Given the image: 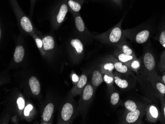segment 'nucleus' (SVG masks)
Listing matches in <instances>:
<instances>
[{"label":"nucleus","mask_w":165,"mask_h":124,"mask_svg":"<svg viewBox=\"0 0 165 124\" xmlns=\"http://www.w3.org/2000/svg\"><path fill=\"white\" fill-rule=\"evenodd\" d=\"M148 104L147 103H145L143 105L133 111L126 110L122 118V124H141L143 117L146 114Z\"/></svg>","instance_id":"nucleus-1"},{"label":"nucleus","mask_w":165,"mask_h":124,"mask_svg":"<svg viewBox=\"0 0 165 124\" xmlns=\"http://www.w3.org/2000/svg\"><path fill=\"white\" fill-rule=\"evenodd\" d=\"M146 80L150 83L158 98L165 97V84L156 70L152 71L148 75Z\"/></svg>","instance_id":"nucleus-2"},{"label":"nucleus","mask_w":165,"mask_h":124,"mask_svg":"<svg viewBox=\"0 0 165 124\" xmlns=\"http://www.w3.org/2000/svg\"><path fill=\"white\" fill-rule=\"evenodd\" d=\"M141 61V69L143 76L146 80L148 75L156 69V60L152 52L147 51L144 54Z\"/></svg>","instance_id":"nucleus-3"},{"label":"nucleus","mask_w":165,"mask_h":124,"mask_svg":"<svg viewBox=\"0 0 165 124\" xmlns=\"http://www.w3.org/2000/svg\"><path fill=\"white\" fill-rule=\"evenodd\" d=\"M94 94L95 88L91 84L87 83L81 93L79 103V110L81 112H84L86 110L91 100L93 99Z\"/></svg>","instance_id":"nucleus-4"},{"label":"nucleus","mask_w":165,"mask_h":124,"mask_svg":"<svg viewBox=\"0 0 165 124\" xmlns=\"http://www.w3.org/2000/svg\"><path fill=\"white\" fill-rule=\"evenodd\" d=\"M146 116L147 121L148 122L155 123L160 120V110L154 103H148L146 110Z\"/></svg>","instance_id":"nucleus-5"},{"label":"nucleus","mask_w":165,"mask_h":124,"mask_svg":"<svg viewBox=\"0 0 165 124\" xmlns=\"http://www.w3.org/2000/svg\"><path fill=\"white\" fill-rule=\"evenodd\" d=\"M113 74L114 76V83L119 88L125 89L130 87L131 82L127 77L128 76L122 74L117 71Z\"/></svg>","instance_id":"nucleus-6"},{"label":"nucleus","mask_w":165,"mask_h":124,"mask_svg":"<svg viewBox=\"0 0 165 124\" xmlns=\"http://www.w3.org/2000/svg\"><path fill=\"white\" fill-rule=\"evenodd\" d=\"M74 113V107L73 104L67 102L63 106L61 111V120L64 122H68L72 119Z\"/></svg>","instance_id":"nucleus-7"},{"label":"nucleus","mask_w":165,"mask_h":124,"mask_svg":"<svg viewBox=\"0 0 165 124\" xmlns=\"http://www.w3.org/2000/svg\"><path fill=\"white\" fill-rule=\"evenodd\" d=\"M123 31L120 25L115 27L111 30L108 38L111 43L116 44L121 41L123 39Z\"/></svg>","instance_id":"nucleus-8"},{"label":"nucleus","mask_w":165,"mask_h":124,"mask_svg":"<svg viewBox=\"0 0 165 124\" xmlns=\"http://www.w3.org/2000/svg\"><path fill=\"white\" fill-rule=\"evenodd\" d=\"M87 75L83 74L80 76V79L77 83H76L73 88L72 90V95L73 96H76L77 95L81 94L82 92V90L84 89L87 84Z\"/></svg>","instance_id":"nucleus-9"},{"label":"nucleus","mask_w":165,"mask_h":124,"mask_svg":"<svg viewBox=\"0 0 165 124\" xmlns=\"http://www.w3.org/2000/svg\"><path fill=\"white\" fill-rule=\"evenodd\" d=\"M111 62L114 65L115 69L116 70L117 72L127 76H130L131 74H133L132 70L130 69L127 65L120 62L118 59H113Z\"/></svg>","instance_id":"nucleus-10"},{"label":"nucleus","mask_w":165,"mask_h":124,"mask_svg":"<svg viewBox=\"0 0 165 124\" xmlns=\"http://www.w3.org/2000/svg\"><path fill=\"white\" fill-rule=\"evenodd\" d=\"M103 72L100 70L96 69L93 72L92 76V85L95 89L97 88L103 83Z\"/></svg>","instance_id":"nucleus-11"},{"label":"nucleus","mask_w":165,"mask_h":124,"mask_svg":"<svg viewBox=\"0 0 165 124\" xmlns=\"http://www.w3.org/2000/svg\"><path fill=\"white\" fill-rule=\"evenodd\" d=\"M29 85L32 93L35 96L39 95L41 91V87L37 78L34 76L30 77L29 80Z\"/></svg>","instance_id":"nucleus-12"},{"label":"nucleus","mask_w":165,"mask_h":124,"mask_svg":"<svg viewBox=\"0 0 165 124\" xmlns=\"http://www.w3.org/2000/svg\"><path fill=\"white\" fill-rule=\"evenodd\" d=\"M150 34V31L148 30H142L136 35L135 41L138 44H143L149 39Z\"/></svg>","instance_id":"nucleus-13"},{"label":"nucleus","mask_w":165,"mask_h":124,"mask_svg":"<svg viewBox=\"0 0 165 124\" xmlns=\"http://www.w3.org/2000/svg\"><path fill=\"white\" fill-rule=\"evenodd\" d=\"M54 110V106L52 103L47 104L44 109L43 113V120L45 122H47L51 120Z\"/></svg>","instance_id":"nucleus-14"},{"label":"nucleus","mask_w":165,"mask_h":124,"mask_svg":"<svg viewBox=\"0 0 165 124\" xmlns=\"http://www.w3.org/2000/svg\"><path fill=\"white\" fill-rule=\"evenodd\" d=\"M115 55L120 62L125 63L126 65H128V63L130 62L132 60H133V59L136 58V55H126L122 51H118L115 53Z\"/></svg>","instance_id":"nucleus-15"},{"label":"nucleus","mask_w":165,"mask_h":124,"mask_svg":"<svg viewBox=\"0 0 165 124\" xmlns=\"http://www.w3.org/2000/svg\"><path fill=\"white\" fill-rule=\"evenodd\" d=\"M144 103H145L137 102L133 100H127L124 103V106L126 111H130L136 109Z\"/></svg>","instance_id":"nucleus-16"},{"label":"nucleus","mask_w":165,"mask_h":124,"mask_svg":"<svg viewBox=\"0 0 165 124\" xmlns=\"http://www.w3.org/2000/svg\"><path fill=\"white\" fill-rule=\"evenodd\" d=\"M24 56V49L22 45L16 47L14 53V60L16 63L22 62Z\"/></svg>","instance_id":"nucleus-17"},{"label":"nucleus","mask_w":165,"mask_h":124,"mask_svg":"<svg viewBox=\"0 0 165 124\" xmlns=\"http://www.w3.org/2000/svg\"><path fill=\"white\" fill-rule=\"evenodd\" d=\"M43 43L44 49L46 51L53 49L55 47V42L52 36H48L44 38Z\"/></svg>","instance_id":"nucleus-18"},{"label":"nucleus","mask_w":165,"mask_h":124,"mask_svg":"<svg viewBox=\"0 0 165 124\" xmlns=\"http://www.w3.org/2000/svg\"><path fill=\"white\" fill-rule=\"evenodd\" d=\"M20 25L24 31L31 32L33 30V26L29 19L26 16H23L20 20Z\"/></svg>","instance_id":"nucleus-19"},{"label":"nucleus","mask_w":165,"mask_h":124,"mask_svg":"<svg viewBox=\"0 0 165 124\" xmlns=\"http://www.w3.org/2000/svg\"><path fill=\"white\" fill-rule=\"evenodd\" d=\"M132 71L137 72L141 68V61L137 58L133 59L127 65Z\"/></svg>","instance_id":"nucleus-20"},{"label":"nucleus","mask_w":165,"mask_h":124,"mask_svg":"<svg viewBox=\"0 0 165 124\" xmlns=\"http://www.w3.org/2000/svg\"><path fill=\"white\" fill-rule=\"evenodd\" d=\"M68 11V8L67 5L65 4L61 5L59 13L57 15V22L59 23L62 22L65 18V15H66Z\"/></svg>","instance_id":"nucleus-21"},{"label":"nucleus","mask_w":165,"mask_h":124,"mask_svg":"<svg viewBox=\"0 0 165 124\" xmlns=\"http://www.w3.org/2000/svg\"><path fill=\"white\" fill-rule=\"evenodd\" d=\"M72 47L76 50V52L78 54L82 53L84 50L83 45L80 40L78 39H73L71 40L70 43Z\"/></svg>","instance_id":"nucleus-22"},{"label":"nucleus","mask_w":165,"mask_h":124,"mask_svg":"<svg viewBox=\"0 0 165 124\" xmlns=\"http://www.w3.org/2000/svg\"><path fill=\"white\" fill-rule=\"evenodd\" d=\"M115 69L114 65L112 62L105 63L101 66V70L103 73H111Z\"/></svg>","instance_id":"nucleus-23"},{"label":"nucleus","mask_w":165,"mask_h":124,"mask_svg":"<svg viewBox=\"0 0 165 124\" xmlns=\"http://www.w3.org/2000/svg\"><path fill=\"white\" fill-rule=\"evenodd\" d=\"M159 99L161 106L160 121L162 124H165V97H159Z\"/></svg>","instance_id":"nucleus-24"},{"label":"nucleus","mask_w":165,"mask_h":124,"mask_svg":"<svg viewBox=\"0 0 165 124\" xmlns=\"http://www.w3.org/2000/svg\"><path fill=\"white\" fill-rule=\"evenodd\" d=\"M103 80L109 87H112L114 83V76L113 73H103Z\"/></svg>","instance_id":"nucleus-25"},{"label":"nucleus","mask_w":165,"mask_h":124,"mask_svg":"<svg viewBox=\"0 0 165 124\" xmlns=\"http://www.w3.org/2000/svg\"><path fill=\"white\" fill-rule=\"evenodd\" d=\"M110 96V103L112 106H117L120 102V95L116 91H112Z\"/></svg>","instance_id":"nucleus-26"},{"label":"nucleus","mask_w":165,"mask_h":124,"mask_svg":"<svg viewBox=\"0 0 165 124\" xmlns=\"http://www.w3.org/2000/svg\"><path fill=\"white\" fill-rule=\"evenodd\" d=\"M120 48L121 51L126 55H135V53L133 51V49L130 48L129 46H128L125 43H122L120 45Z\"/></svg>","instance_id":"nucleus-27"},{"label":"nucleus","mask_w":165,"mask_h":124,"mask_svg":"<svg viewBox=\"0 0 165 124\" xmlns=\"http://www.w3.org/2000/svg\"><path fill=\"white\" fill-rule=\"evenodd\" d=\"M75 24L78 30L80 32H84L85 29V24L81 17L78 16L75 18Z\"/></svg>","instance_id":"nucleus-28"},{"label":"nucleus","mask_w":165,"mask_h":124,"mask_svg":"<svg viewBox=\"0 0 165 124\" xmlns=\"http://www.w3.org/2000/svg\"><path fill=\"white\" fill-rule=\"evenodd\" d=\"M68 5H69L71 9L75 12H78L81 8V5H80L79 4L77 3L76 2L72 1V0L69 1Z\"/></svg>","instance_id":"nucleus-29"},{"label":"nucleus","mask_w":165,"mask_h":124,"mask_svg":"<svg viewBox=\"0 0 165 124\" xmlns=\"http://www.w3.org/2000/svg\"><path fill=\"white\" fill-rule=\"evenodd\" d=\"M159 68L161 72H163L165 70V50L161 55Z\"/></svg>","instance_id":"nucleus-30"},{"label":"nucleus","mask_w":165,"mask_h":124,"mask_svg":"<svg viewBox=\"0 0 165 124\" xmlns=\"http://www.w3.org/2000/svg\"><path fill=\"white\" fill-rule=\"evenodd\" d=\"M159 41L160 44L165 49V30L161 32L159 36Z\"/></svg>","instance_id":"nucleus-31"},{"label":"nucleus","mask_w":165,"mask_h":124,"mask_svg":"<svg viewBox=\"0 0 165 124\" xmlns=\"http://www.w3.org/2000/svg\"><path fill=\"white\" fill-rule=\"evenodd\" d=\"M17 103H18V107L19 109L23 110L25 107V102L22 98H19L17 100Z\"/></svg>","instance_id":"nucleus-32"},{"label":"nucleus","mask_w":165,"mask_h":124,"mask_svg":"<svg viewBox=\"0 0 165 124\" xmlns=\"http://www.w3.org/2000/svg\"><path fill=\"white\" fill-rule=\"evenodd\" d=\"M33 109V106L31 104H28V106L26 107L24 109V114L25 116H28L29 115L30 112Z\"/></svg>","instance_id":"nucleus-33"},{"label":"nucleus","mask_w":165,"mask_h":124,"mask_svg":"<svg viewBox=\"0 0 165 124\" xmlns=\"http://www.w3.org/2000/svg\"><path fill=\"white\" fill-rule=\"evenodd\" d=\"M35 41H36V44H37V47L39 48H42L43 45V41L41 39H39V38H36L35 39Z\"/></svg>","instance_id":"nucleus-34"},{"label":"nucleus","mask_w":165,"mask_h":124,"mask_svg":"<svg viewBox=\"0 0 165 124\" xmlns=\"http://www.w3.org/2000/svg\"><path fill=\"white\" fill-rule=\"evenodd\" d=\"M79 79H80V77L76 74L74 73L72 75V81L74 83H75V84L79 81Z\"/></svg>","instance_id":"nucleus-35"},{"label":"nucleus","mask_w":165,"mask_h":124,"mask_svg":"<svg viewBox=\"0 0 165 124\" xmlns=\"http://www.w3.org/2000/svg\"><path fill=\"white\" fill-rule=\"evenodd\" d=\"M161 79L162 80L163 82L165 84V70L162 72V75L161 76Z\"/></svg>","instance_id":"nucleus-36"}]
</instances>
